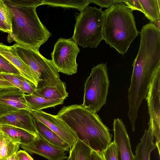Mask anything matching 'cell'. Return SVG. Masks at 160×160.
<instances>
[{
  "label": "cell",
  "mask_w": 160,
  "mask_h": 160,
  "mask_svg": "<svg viewBox=\"0 0 160 160\" xmlns=\"http://www.w3.org/2000/svg\"><path fill=\"white\" fill-rule=\"evenodd\" d=\"M10 14L12 32L8 41L16 43L39 52L42 45L51 33L40 21L36 8L42 5L41 0H4Z\"/></svg>",
  "instance_id": "cell-1"
},
{
  "label": "cell",
  "mask_w": 160,
  "mask_h": 160,
  "mask_svg": "<svg viewBox=\"0 0 160 160\" xmlns=\"http://www.w3.org/2000/svg\"><path fill=\"white\" fill-rule=\"evenodd\" d=\"M57 116L68 125L78 140L96 152L102 153L111 142L109 130L97 113L81 105L64 106Z\"/></svg>",
  "instance_id": "cell-2"
},
{
  "label": "cell",
  "mask_w": 160,
  "mask_h": 160,
  "mask_svg": "<svg viewBox=\"0 0 160 160\" xmlns=\"http://www.w3.org/2000/svg\"><path fill=\"white\" fill-rule=\"evenodd\" d=\"M133 10L122 0H115L104 11V40L120 54L126 53L139 32L136 25Z\"/></svg>",
  "instance_id": "cell-3"
},
{
  "label": "cell",
  "mask_w": 160,
  "mask_h": 160,
  "mask_svg": "<svg viewBox=\"0 0 160 160\" xmlns=\"http://www.w3.org/2000/svg\"><path fill=\"white\" fill-rule=\"evenodd\" d=\"M105 13L102 8L88 6L76 16L72 39L83 48H96L104 40Z\"/></svg>",
  "instance_id": "cell-4"
},
{
  "label": "cell",
  "mask_w": 160,
  "mask_h": 160,
  "mask_svg": "<svg viewBox=\"0 0 160 160\" xmlns=\"http://www.w3.org/2000/svg\"><path fill=\"white\" fill-rule=\"evenodd\" d=\"M109 85L106 63H101L94 67L84 83L81 105L89 111L97 113L106 104Z\"/></svg>",
  "instance_id": "cell-5"
},
{
  "label": "cell",
  "mask_w": 160,
  "mask_h": 160,
  "mask_svg": "<svg viewBox=\"0 0 160 160\" xmlns=\"http://www.w3.org/2000/svg\"><path fill=\"white\" fill-rule=\"evenodd\" d=\"M13 46L18 56L38 78L39 82L36 89L54 85L61 81L52 60L45 58L39 52L24 46L16 43Z\"/></svg>",
  "instance_id": "cell-6"
},
{
  "label": "cell",
  "mask_w": 160,
  "mask_h": 160,
  "mask_svg": "<svg viewBox=\"0 0 160 160\" xmlns=\"http://www.w3.org/2000/svg\"><path fill=\"white\" fill-rule=\"evenodd\" d=\"M79 51L78 45L72 38H60L57 41L51 56L52 62L58 72L68 75L77 72L78 64L76 60Z\"/></svg>",
  "instance_id": "cell-7"
},
{
  "label": "cell",
  "mask_w": 160,
  "mask_h": 160,
  "mask_svg": "<svg viewBox=\"0 0 160 160\" xmlns=\"http://www.w3.org/2000/svg\"><path fill=\"white\" fill-rule=\"evenodd\" d=\"M160 66L158 68L154 74L145 98L150 117L148 125L151 127L152 135L156 139L155 143L159 155L160 154Z\"/></svg>",
  "instance_id": "cell-8"
},
{
  "label": "cell",
  "mask_w": 160,
  "mask_h": 160,
  "mask_svg": "<svg viewBox=\"0 0 160 160\" xmlns=\"http://www.w3.org/2000/svg\"><path fill=\"white\" fill-rule=\"evenodd\" d=\"M30 112L33 117L46 125L67 143L70 149L78 140L76 135L68 125L58 118L57 115L42 110H31Z\"/></svg>",
  "instance_id": "cell-9"
},
{
  "label": "cell",
  "mask_w": 160,
  "mask_h": 160,
  "mask_svg": "<svg viewBox=\"0 0 160 160\" xmlns=\"http://www.w3.org/2000/svg\"><path fill=\"white\" fill-rule=\"evenodd\" d=\"M24 94L14 86L0 88V116L21 109L30 112Z\"/></svg>",
  "instance_id": "cell-10"
},
{
  "label": "cell",
  "mask_w": 160,
  "mask_h": 160,
  "mask_svg": "<svg viewBox=\"0 0 160 160\" xmlns=\"http://www.w3.org/2000/svg\"><path fill=\"white\" fill-rule=\"evenodd\" d=\"M20 147L31 154H36L49 160H64L68 158L65 151L51 145L38 134V137L27 144Z\"/></svg>",
  "instance_id": "cell-11"
},
{
  "label": "cell",
  "mask_w": 160,
  "mask_h": 160,
  "mask_svg": "<svg viewBox=\"0 0 160 160\" xmlns=\"http://www.w3.org/2000/svg\"><path fill=\"white\" fill-rule=\"evenodd\" d=\"M113 125V141L116 146L118 160H134L129 138L122 120L115 119Z\"/></svg>",
  "instance_id": "cell-12"
},
{
  "label": "cell",
  "mask_w": 160,
  "mask_h": 160,
  "mask_svg": "<svg viewBox=\"0 0 160 160\" xmlns=\"http://www.w3.org/2000/svg\"><path fill=\"white\" fill-rule=\"evenodd\" d=\"M0 54L18 71L22 76L37 87L39 82L38 78L30 67L18 56L13 45L8 46L0 42Z\"/></svg>",
  "instance_id": "cell-13"
},
{
  "label": "cell",
  "mask_w": 160,
  "mask_h": 160,
  "mask_svg": "<svg viewBox=\"0 0 160 160\" xmlns=\"http://www.w3.org/2000/svg\"><path fill=\"white\" fill-rule=\"evenodd\" d=\"M0 125L21 128L32 133H37L30 112L21 109L0 116Z\"/></svg>",
  "instance_id": "cell-14"
},
{
  "label": "cell",
  "mask_w": 160,
  "mask_h": 160,
  "mask_svg": "<svg viewBox=\"0 0 160 160\" xmlns=\"http://www.w3.org/2000/svg\"><path fill=\"white\" fill-rule=\"evenodd\" d=\"M33 118V123L38 134L51 145L65 152H69L70 147L67 143L46 125Z\"/></svg>",
  "instance_id": "cell-15"
},
{
  "label": "cell",
  "mask_w": 160,
  "mask_h": 160,
  "mask_svg": "<svg viewBox=\"0 0 160 160\" xmlns=\"http://www.w3.org/2000/svg\"><path fill=\"white\" fill-rule=\"evenodd\" d=\"M153 140L151 128L149 127L136 146L134 160H150V153L156 147Z\"/></svg>",
  "instance_id": "cell-16"
},
{
  "label": "cell",
  "mask_w": 160,
  "mask_h": 160,
  "mask_svg": "<svg viewBox=\"0 0 160 160\" xmlns=\"http://www.w3.org/2000/svg\"><path fill=\"white\" fill-rule=\"evenodd\" d=\"M0 130L21 144H29L38 137V133H32L23 129L8 125H0Z\"/></svg>",
  "instance_id": "cell-17"
},
{
  "label": "cell",
  "mask_w": 160,
  "mask_h": 160,
  "mask_svg": "<svg viewBox=\"0 0 160 160\" xmlns=\"http://www.w3.org/2000/svg\"><path fill=\"white\" fill-rule=\"evenodd\" d=\"M24 96L31 111H36L62 104L64 101L63 99H49L32 94L25 93Z\"/></svg>",
  "instance_id": "cell-18"
},
{
  "label": "cell",
  "mask_w": 160,
  "mask_h": 160,
  "mask_svg": "<svg viewBox=\"0 0 160 160\" xmlns=\"http://www.w3.org/2000/svg\"><path fill=\"white\" fill-rule=\"evenodd\" d=\"M36 89L42 97L49 99L64 100L68 96L66 84L61 80L57 84Z\"/></svg>",
  "instance_id": "cell-19"
},
{
  "label": "cell",
  "mask_w": 160,
  "mask_h": 160,
  "mask_svg": "<svg viewBox=\"0 0 160 160\" xmlns=\"http://www.w3.org/2000/svg\"><path fill=\"white\" fill-rule=\"evenodd\" d=\"M21 144L0 130V160H7L17 153Z\"/></svg>",
  "instance_id": "cell-20"
},
{
  "label": "cell",
  "mask_w": 160,
  "mask_h": 160,
  "mask_svg": "<svg viewBox=\"0 0 160 160\" xmlns=\"http://www.w3.org/2000/svg\"><path fill=\"white\" fill-rule=\"evenodd\" d=\"M145 16L160 28V0H139Z\"/></svg>",
  "instance_id": "cell-21"
},
{
  "label": "cell",
  "mask_w": 160,
  "mask_h": 160,
  "mask_svg": "<svg viewBox=\"0 0 160 160\" xmlns=\"http://www.w3.org/2000/svg\"><path fill=\"white\" fill-rule=\"evenodd\" d=\"M92 149L82 142L78 140L69 151V160H90Z\"/></svg>",
  "instance_id": "cell-22"
},
{
  "label": "cell",
  "mask_w": 160,
  "mask_h": 160,
  "mask_svg": "<svg viewBox=\"0 0 160 160\" xmlns=\"http://www.w3.org/2000/svg\"><path fill=\"white\" fill-rule=\"evenodd\" d=\"M90 3V0H42V5L74 8L80 12L88 7Z\"/></svg>",
  "instance_id": "cell-23"
},
{
  "label": "cell",
  "mask_w": 160,
  "mask_h": 160,
  "mask_svg": "<svg viewBox=\"0 0 160 160\" xmlns=\"http://www.w3.org/2000/svg\"><path fill=\"white\" fill-rule=\"evenodd\" d=\"M0 18L7 33L12 32V20L10 13L4 0H0Z\"/></svg>",
  "instance_id": "cell-24"
},
{
  "label": "cell",
  "mask_w": 160,
  "mask_h": 160,
  "mask_svg": "<svg viewBox=\"0 0 160 160\" xmlns=\"http://www.w3.org/2000/svg\"><path fill=\"white\" fill-rule=\"evenodd\" d=\"M1 75L6 80L13 86L22 90L21 76V75L9 73L4 72H1Z\"/></svg>",
  "instance_id": "cell-25"
},
{
  "label": "cell",
  "mask_w": 160,
  "mask_h": 160,
  "mask_svg": "<svg viewBox=\"0 0 160 160\" xmlns=\"http://www.w3.org/2000/svg\"><path fill=\"white\" fill-rule=\"evenodd\" d=\"M22 86L21 91L24 93L29 94L41 97L40 94L37 92L36 87L34 84L27 80L22 75L21 76Z\"/></svg>",
  "instance_id": "cell-26"
},
{
  "label": "cell",
  "mask_w": 160,
  "mask_h": 160,
  "mask_svg": "<svg viewBox=\"0 0 160 160\" xmlns=\"http://www.w3.org/2000/svg\"><path fill=\"white\" fill-rule=\"evenodd\" d=\"M102 153L104 160H118L117 148L114 141Z\"/></svg>",
  "instance_id": "cell-27"
},
{
  "label": "cell",
  "mask_w": 160,
  "mask_h": 160,
  "mask_svg": "<svg viewBox=\"0 0 160 160\" xmlns=\"http://www.w3.org/2000/svg\"><path fill=\"white\" fill-rule=\"evenodd\" d=\"M0 69L4 72L21 75L19 71L0 54Z\"/></svg>",
  "instance_id": "cell-28"
},
{
  "label": "cell",
  "mask_w": 160,
  "mask_h": 160,
  "mask_svg": "<svg viewBox=\"0 0 160 160\" xmlns=\"http://www.w3.org/2000/svg\"><path fill=\"white\" fill-rule=\"evenodd\" d=\"M122 1L133 10H138L143 13V9L139 0H124Z\"/></svg>",
  "instance_id": "cell-29"
},
{
  "label": "cell",
  "mask_w": 160,
  "mask_h": 160,
  "mask_svg": "<svg viewBox=\"0 0 160 160\" xmlns=\"http://www.w3.org/2000/svg\"><path fill=\"white\" fill-rule=\"evenodd\" d=\"M115 1V0H90L91 3L99 6L102 8H109Z\"/></svg>",
  "instance_id": "cell-30"
},
{
  "label": "cell",
  "mask_w": 160,
  "mask_h": 160,
  "mask_svg": "<svg viewBox=\"0 0 160 160\" xmlns=\"http://www.w3.org/2000/svg\"><path fill=\"white\" fill-rule=\"evenodd\" d=\"M18 160H34L32 157L24 150H20L17 153Z\"/></svg>",
  "instance_id": "cell-31"
},
{
  "label": "cell",
  "mask_w": 160,
  "mask_h": 160,
  "mask_svg": "<svg viewBox=\"0 0 160 160\" xmlns=\"http://www.w3.org/2000/svg\"><path fill=\"white\" fill-rule=\"evenodd\" d=\"M90 160H104L102 153H99L92 150Z\"/></svg>",
  "instance_id": "cell-32"
},
{
  "label": "cell",
  "mask_w": 160,
  "mask_h": 160,
  "mask_svg": "<svg viewBox=\"0 0 160 160\" xmlns=\"http://www.w3.org/2000/svg\"><path fill=\"white\" fill-rule=\"evenodd\" d=\"M3 71L0 69V87L4 88L13 86L8 81L5 79L1 75V72Z\"/></svg>",
  "instance_id": "cell-33"
},
{
  "label": "cell",
  "mask_w": 160,
  "mask_h": 160,
  "mask_svg": "<svg viewBox=\"0 0 160 160\" xmlns=\"http://www.w3.org/2000/svg\"><path fill=\"white\" fill-rule=\"evenodd\" d=\"M17 153H16L8 158L7 160H18L17 156Z\"/></svg>",
  "instance_id": "cell-34"
},
{
  "label": "cell",
  "mask_w": 160,
  "mask_h": 160,
  "mask_svg": "<svg viewBox=\"0 0 160 160\" xmlns=\"http://www.w3.org/2000/svg\"><path fill=\"white\" fill-rule=\"evenodd\" d=\"M0 31L7 33L4 26L0 18Z\"/></svg>",
  "instance_id": "cell-35"
},
{
  "label": "cell",
  "mask_w": 160,
  "mask_h": 160,
  "mask_svg": "<svg viewBox=\"0 0 160 160\" xmlns=\"http://www.w3.org/2000/svg\"><path fill=\"white\" fill-rule=\"evenodd\" d=\"M65 160H69V159H68V158L67 159H65Z\"/></svg>",
  "instance_id": "cell-36"
},
{
  "label": "cell",
  "mask_w": 160,
  "mask_h": 160,
  "mask_svg": "<svg viewBox=\"0 0 160 160\" xmlns=\"http://www.w3.org/2000/svg\"></svg>",
  "instance_id": "cell-37"
}]
</instances>
